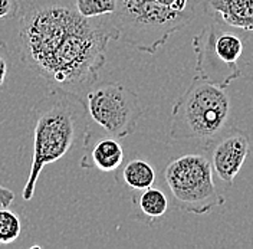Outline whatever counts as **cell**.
Instances as JSON below:
<instances>
[{
    "mask_svg": "<svg viewBox=\"0 0 253 249\" xmlns=\"http://www.w3.org/2000/svg\"><path fill=\"white\" fill-rule=\"evenodd\" d=\"M20 58L53 87L84 90L98 81L111 41V16L85 17L74 0H19Z\"/></svg>",
    "mask_w": 253,
    "mask_h": 249,
    "instance_id": "1",
    "label": "cell"
},
{
    "mask_svg": "<svg viewBox=\"0 0 253 249\" xmlns=\"http://www.w3.org/2000/svg\"><path fill=\"white\" fill-rule=\"evenodd\" d=\"M86 102L78 94L53 88L33 107V153L28 180L22 190L23 200L35 196L39 176L47 164L59 161L89 130Z\"/></svg>",
    "mask_w": 253,
    "mask_h": 249,
    "instance_id": "2",
    "label": "cell"
},
{
    "mask_svg": "<svg viewBox=\"0 0 253 249\" xmlns=\"http://www.w3.org/2000/svg\"><path fill=\"white\" fill-rule=\"evenodd\" d=\"M232 105L224 88L196 77L174 102L170 137L174 140H210L224 131Z\"/></svg>",
    "mask_w": 253,
    "mask_h": 249,
    "instance_id": "3",
    "label": "cell"
},
{
    "mask_svg": "<svg viewBox=\"0 0 253 249\" xmlns=\"http://www.w3.org/2000/svg\"><path fill=\"white\" fill-rule=\"evenodd\" d=\"M196 10L177 12L156 0H118L111 19L120 39L145 53H156L170 36L187 26Z\"/></svg>",
    "mask_w": 253,
    "mask_h": 249,
    "instance_id": "4",
    "label": "cell"
},
{
    "mask_svg": "<svg viewBox=\"0 0 253 249\" xmlns=\"http://www.w3.org/2000/svg\"><path fill=\"white\" fill-rule=\"evenodd\" d=\"M174 204L178 210L205 215L224 203V196L213 180L210 160L200 154H186L171 160L163 171Z\"/></svg>",
    "mask_w": 253,
    "mask_h": 249,
    "instance_id": "5",
    "label": "cell"
},
{
    "mask_svg": "<svg viewBox=\"0 0 253 249\" xmlns=\"http://www.w3.org/2000/svg\"><path fill=\"white\" fill-rule=\"evenodd\" d=\"M197 77L227 88L242 77L239 59L245 50V41L232 32L220 29L217 23L206 25L193 36Z\"/></svg>",
    "mask_w": 253,
    "mask_h": 249,
    "instance_id": "6",
    "label": "cell"
},
{
    "mask_svg": "<svg viewBox=\"0 0 253 249\" xmlns=\"http://www.w3.org/2000/svg\"><path fill=\"white\" fill-rule=\"evenodd\" d=\"M85 102L89 118L115 139L131 136L144 112L138 95L118 82L91 87Z\"/></svg>",
    "mask_w": 253,
    "mask_h": 249,
    "instance_id": "7",
    "label": "cell"
},
{
    "mask_svg": "<svg viewBox=\"0 0 253 249\" xmlns=\"http://www.w3.org/2000/svg\"><path fill=\"white\" fill-rule=\"evenodd\" d=\"M211 169L223 183L232 186L249 156L251 143L245 131L227 127L216 137L207 140Z\"/></svg>",
    "mask_w": 253,
    "mask_h": 249,
    "instance_id": "8",
    "label": "cell"
},
{
    "mask_svg": "<svg viewBox=\"0 0 253 249\" xmlns=\"http://www.w3.org/2000/svg\"><path fill=\"white\" fill-rule=\"evenodd\" d=\"M124 163V149L118 139L104 136L96 137L86 133L84 139V156L79 161L82 169H96L104 173L117 171Z\"/></svg>",
    "mask_w": 253,
    "mask_h": 249,
    "instance_id": "9",
    "label": "cell"
},
{
    "mask_svg": "<svg viewBox=\"0 0 253 249\" xmlns=\"http://www.w3.org/2000/svg\"><path fill=\"white\" fill-rule=\"evenodd\" d=\"M205 12L219 23L253 33V0H206Z\"/></svg>",
    "mask_w": 253,
    "mask_h": 249,
    "instance_id": "10",
    "label": "cell"
},
{
    "mask_svg": "<svg viewBox=\"0 0 253 249\" xmlns=\"http://www.w3.org/2000/svg\"><path fill=\"white\" fill-rule=\"evenodd\" d=\"M132 203L138 219L147 223H153L156 219L163 218L169 210V199L166 193L154 186L140 190V193L132 198Z\"/></svg>",
    "mask_w": 253,
    "mask_h": 249,
    "instance_id": "11",
    "label": "cell"
},
{
    "mask_svg": "<svg viewBox=\"0 0 253 249\" xmlns=\"http://www.w3.org/2000/svg\"><path fill=\"white\" fill-rule=\"evenodd\" d=\"M123 180L129 189L140 192L147 187L154 186L156 169L153 164L142 158H132L123 169Z\"/></svg>",
    "mask_w": 253,
    "mask_h": 249,
    "instance_id": "12",
    "label": "cell"
},
{
    "mask_svg": "<svg viewBox=\"0 0 253 249\" xmlns=\"http://www.w3.org/2000/svg\"><path fill=\"white\" fill-rule=\"evenodd\" d=\"M23 232L22 218L9 207H0V245L16 242Z\"/></svg>",
    "mask_w": 253,
    "mask_h": 249,
    "instance_id": "13",
    "label": "cell"
},
{
    "mask_svg": "<svg viewBox=\"0 0 253 249\" xmlns=\"http://www.w3.org/2000/svg\"><path fill=\"white\" fill-rule=\"evenodd\" d=\"M118 0H74L78 12L85 17L111 16L117 9Z\"/></svg>",
    "mask_w": 253,
    "mask_h": 249,
    "instance_id": "14",
    "label": "cell"
},
{
    "mask_svg": "<svg viewBox=\"0 0 253 249\" xmlns=\"http://www.w3.org/2000/svg\"><path fill=\"white\" fill-rule=\"evenodd\" d=\"M9 65H10V53L9 48L4 42L0 41V90L3 88L7 74H9Z\"/></svg>",
    "mask_w": 253,
    "mask_h": 249,
    "instance_id": "15",
    "label": "cell"
},
{
    "mask_svg": "<svg viewBox=\"0 0 253 249\" xmlns=\"http://www.w3.org/2000/svg\"><path fill=\"white\" fill-rule=\"evenodd\" d=\"M19 13V0H0V20L13 19Z\"/></svg>",
    "mask_w": 253,
    "mask_h": 249,
    "instance_id": "16",
    "label": "cell"
},
{
    "mask_svg": "<svg viewBox=\"0 0 253 249\" xmlns=\"http://www.w3.org/2000/svg\"><path fill=\"white\" fill-rule=\"evenodd\" d=\"M156 1L177 12H187L194 9V0H156Z\"/></svg>",
    "mask_w": 253,
    "mask_h": 249,
    "instance_id": "17",
    "label": "cell"
},
{
    "mask_svg": "<svg viewBox=\"0 0 253 249\" xmlns=\"http://www.w3.org/2000/svg\"><path fill=\"white\" fill-rule=\"evenodd\" d=\"M15 200V193L0 185V207H9Z\"/></svg>",
    "mask_w": 253,
    "mask_h": 249,
    "instance_id": "18",
    "label": "cell"
}]
</instances>
